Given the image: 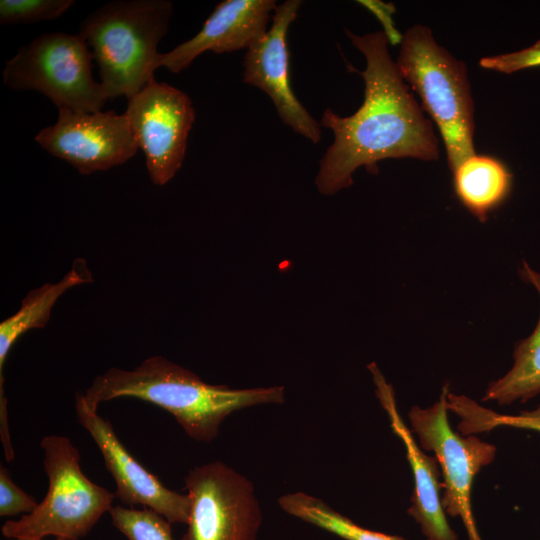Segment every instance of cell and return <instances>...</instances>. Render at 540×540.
Segmentation results:
<instances>
[{"mask_svg":"<svg viewBox=\"0 0 540 540\" xmlns=\"http://www.w3.org/2000/svg\"><path fill=\"white\" fill-rule=\"evenodd\" d=\"M79 423L88 431L99 450L115 484V496L126 505H143L170 523H188L190 499L165 487L145 469L120 442L111 423L90 410L80 394L75 400Z\"/></svg>","mask_w":540,"mask_h":540,"instance_id":"cell-12","label":"cell"},{"mask_svg":"<svg viewBox=\"0 0 540 540\" xmlns=\"http://www.w3.org/2000/svg\"><path fill=\"white\" fill-rule=\"evenodd\" d=\"M368 368L376 385L377 397L389 417L393 432L404 444L412 470L414 491L408 514L420 525L427 540H457L442 505L443 483L439 480L440 467L437 459L422 451L404 424L397 410L393 388L386 382L376 364L372 363Z\"/></svg>","mask_w":540,"mask_h":540,"instance_id":"cell-14","label":"cell"},{"mask_svg":"<svg viewBox=\"0 0 540 540\" xmlns=\"http://www.w3.org/2000/svg\"><path fill=\"white\" fill-rule=\"evenodd\" d=\"M38 503L29 494L19 488L11 479L8 470L0 466V516L29 514Z\"/></svg>","mask_w":540,"mask_h":540,"instance_id":"cell-23","label":"cell"},{"mask_svg":"<svg viewBox=\"0 0 540 540\" xmlns=\"http://www.w3.org/2000/svg\"><path fill=\"white\" fill-rule=\"evenodd\" d=\"M188 528L181 540H256L262 512L251 481L223 462L191 469Z\"/></svg>","mask_w":540,"mask_h":540,"instance_id":"cell-8","label":"cell"},{"mask_svg":"<svg viewBox=\"0 0 540 540\" xmlns=\"http://www.w3.org/2000/svg\"><path fill=\"white\" fill-rule=\"evenodd\" d=\"M479 65L488 70L511 74L516 71L540 66V40L520 51L483 57Z\"/></svg>","mask_w":540,"mask_h":540,"instance_id":"cell-22","label":"cell"},{"mask_svg":"<svg viewBox=\"0 0 540 540\" xmlns=\"http://www.w3.org/2000/svg\"><path fill=\"white\" fill-rule=\"evenodd\" d=\"M58 111L55 124L40 130L35 141L82 175L121 165L139 149L125 114Z\"/></svg>","mask_w":540,"mask_h":540,"instance_id":"cell-10","label":"cell"},{"mask_svg":"<svg viewBox=\"0 0 540 540\" xmlns=\"http://www.w3.org/2000/svg\"><path fill=\"white\" fill-rule=\"evenodd\" d=\"M145 154L153 184L163 186L179 171L189 132L195 120L190 98L181 90L155 79L128 99L124 113Z\"/></svg>","mask_w":540,"mask_h":540,"instance_id":"cell-9","label":"cell"},{"mask_svg":"<svg viewBox=\"0 0 540 540\" xmlns=\"http://www.w3.org/2000/svg\"><path fill=\"white\" fill-rule=\"evenodd\" d=\"M448 409L460 418L458 430L465 436L489 432L501 426L540 433V406L517 415H505L487 409L465 395L449 392Z\"/></svg>","mask_w":540,"mask_h":540,"instance_id":"cell-19","label":"cell"},{"mask_svg":"<svg viewBox=\"0 0 540 540\" xmlns=\"http://www.w3.org/2000/svg\"><path fill=\"white\" fill-rule=\"evenodd\" d=\"M301 5L300 0H287L276 7L270 28L247 49L243 81L263 90L271 98L280 119L293 131L318 143L321 125L299 102L289 79L287 32Z\"/></svg>","mask_w":540,"mask_h":540,"instance_id":"cell-11","label":"cell"},{"mask_svg":"<svg viewBox=\"0 0 540 540\" xmlns=\"http://www.w3.org/2000/svg\"><path fill=\"white\" fill-rule=\"evenodd\" d=\"M346 34L366 59L365 70L359 72L365 84L364 100L347 117L330 108L323 112L320 125L334 134L315 181L325 195L351 186L352 174L361 166L376 173L377 162L388 158H439L433 124L392 60L386 33L356 35L346 30Z\"/></svg>","mask_w":540,"mask_h":540,"instance_id":"cell-1","label":"cell"},{"mask_svg":"<svg viewBox=\"0 0 540 540\" xmlns=\"http://www.w3.org/2000/svg\"><path fill=\"white\" fill-rule=\"evenodd\" d=\"M519 274L536 288L540 296V273L523 262ZM513 356L512 368L489 384L483 401L494 400L499 404L525 402L540 393V316L534 331L517 344Z\"/></svg>","mask_w":540,"mask_h":540,"instance_id":"cell-17","label":"cell"},{"mask_svg":"<svg viewBox=\"0 0 540 540\" xmlns=\"http://www.w3.org/2000/svg\"><path fill=\"white\" fill-rule=\"evenodd\" d=\"M74 4L73 0H1L0 23L31 24L54 20Z\"/></svg>","mask_w":540,"mask_h":540,"instance_id":"cell-21","label":"cell"},{"mask_svg":"<svg viewBox=\"0 0 540 540\" xmlns=\"http://www.w3.org/2000/svg\"><path fill=\"white\" fill-rule=\"evenodd\" d=\"M80 397L92 411H97L100 403L119 397L153 403L171 413L189 437L211 442L232 412L283 403L284 387L231 389L211 385L162 356H152L133 370L108 369L95 377Z\"/></svg>","mask_w":540,"mask_h":540,"instance_id":"cell-2","label":"cell"},{"mask_svg":"<svg viewBox=\"0 0 540 540\" xmlns=\"http://www.w3.org/2000/svg\"><path fill=\"white\" fill-rule=\"evenodd\" d=\"M452 174L457 198L481 222L510 192L512 175L502 162L490 156L475 154Z\"/></svg>","mask_w":540,"mask_h":540,"instance_id":"cell-15","label":"cell"},{"mask_svg":"<svg viewBox=\"0 0 540 540\" xmlns=\"http://www.w3.org/2000/svg\"><path fill=\"white\" fill-rule=\"evenodd\" d=\"M396 64L437 125L453 172L476 154L474 102L465 63L438 45L428 27L417 24L402 35Z\"/></svg>","mask_w":540,"mask_h":540,"instance_id":"cell-4","label":"cell"},{"mask_svg":"<svg viewBox=\"0 0 540 540\" xmlns=\"http://www.w3.org/2000/svg\"><path fill=\"white\" fill-rule=\"evenodd\" d=\"M279 506L288 514L316 525L345 540H405L402 537L372 531L354 523L327 503L304 492L281 496Z\"/></svg>","mask_w":540,"mask_h":540,"instance_id":"cell-18","label":"cell"},{"mask_svg":"<svg viewBox=\"0 0 540 540\" xmlns=\"http://www.w3.org/2000/svg\"><path fill=\"white\" fill-rule=\"evenodd\" d=\"M109 513L113 525L128 540H173L171 523L151 509H135L117 505L111 507Z\"/></svg>","mask_w":540,"mask_h":540,"instance_id":"cell-20","label":"cell"},{"mask_svg":"<svg viewBox=\"0 0 540 540\" xmlns=\"http://www.w3.org/2000/svg\"><path fill=\"white\" fill-rule=\"evenodd\" d=\"M12 540H43V539H12ZM55 540H67V539H64V538H57Z\"/></svg>","mask_w":540,"mask_h":540,"instance_id":"cell-24","label":"cell"},{"mask_svg":"<svg viewBox=\"0 0 540 540\" xmlns=\"http://www.w3.org/2000/svg\"><path fill=\"white\" fill-rule=\"evenodd\" d=\"M449 384L428 408L413 406L409 411L412 431L420 447L432 451L443 477L442 505L452 517H460L469 540H482L472 511L471 494L475 476L490 464L496 447L475 435L454 431L448 419Z\"/></svg>","mask_w":540,"mask_h":540,"instance_id":"cell-7","label":"cell"},{"mask_svg":"<svg viewBox=\"0 0 540 540\" xmlns=\"http://www.w3.org/2000/svg\"><path fill=\"white\" fill-rule=\"evenodd\" d=\"M92 60L79 34L45 33L21 46L5 63L3 83L13 91L39 92L58 110L101 111L109 98L92 76Z\"/></svg>","mask_w":540,"mask_h":540,"instance_id":"cell-6","label":"cell"},{"mask_svg":"<svg viewBox=\"0 0 540 540\" xmlns=\"http://www.w3.org/2000/svg\"><path fill=\"white\" fill-rule=\"evenodd\" d=\"M275 0H224L191 39L159 55L156 68L178 73L206 51L217 54L248 49L267 32Z\"/></svg>","mask_w":540,"mask_h":540,"instance_id":"cell-13","label":"cell"},{"mask_svg":"<svg viewBox=\"0 0 540 540\" xmlns=\"http://www.w3.org/2000/svg\"><path fill=\"white\" fill-rule=\"evenodd\" d=\"M40 445L49 480L48 492L33 512L19 520L6 521L1 532L10 539H42L54 535L78 540L110 510L116 496L82 473L79 451L68 438L49 435Z\"/></svg>","mask_w":540,"mask_h":540,"instance_id":"cell-5","label":"cell"},{"mask_svg":"<svg viewBox=\"0 0 540 540\" xmlns=\"http://www.w3.org/2000/svg\"><path fill=\"white\" fill-rule=\"evenodd\" d=\"M91 281L85 260L77 259L59 282L42 285L26 295L19 310L0 323V375L7 354L17 339L28 330L44 327L53 306L64 292Z\"/></svg>","mask_w":540,"mask_h":540,"instance_id":"cell-16","label":"cell"},{"mask_svg":"<svg viewBox=\"0 0 540 540\" xmlns=\"http://www.w3.org/2000/svg\"><path fill=\"white\" fill-rule=\"evenodd\" d=\"M172 15L168 0H120L102 5L82 21L79 35L91 48L109 100L129 99L154 80L157 46Z\"/></svg>","mask_w":540,"mask_h":540,"instance_id":"cell-3","label":"cell"}]
</instances>
